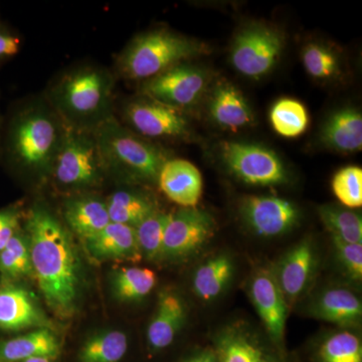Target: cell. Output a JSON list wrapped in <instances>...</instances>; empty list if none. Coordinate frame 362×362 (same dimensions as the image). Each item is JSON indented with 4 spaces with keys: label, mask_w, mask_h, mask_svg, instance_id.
Segmentation results:
<instances>
[{
    "label": "cell",
    "mask_w": 362,
    "mask_h": 362,
    "mask_svg": "<svg viewBox=\"0 0 362 362\" xmlns=\"http://www.w3.org/2000/svg\"><path fill=\"white\" fill-rule=\"evenodd\" d=\"M47 328L52 324L32 293L18 282L2 281L0 284V330L20 332Z\"/></svg>",
    "instance_id": "obj_14"
},
{
    "label": "cell",
    "mask_w": 362,
    "mask_h": 362,
    "mask_svg": "<svg viewBox=\"0 0 362 362\" xmlns=\"http://www.w3.org/2000/svg\"><path fill=\"white\" fill-rule=\"evenodd\" d=\"M270 121L278 134L294 138L303 134L308 128L309 115L301 102L285 98L272 107Z\"/></svg>",
    "instance_id": "obj_32"
},
{
    "label": "cell",
    "mask_w": 362,
    "mask_h": 362,
    "mask_svg": "<svg viewBox=\"0 0 362 362\" xmlns=\"http://www.w3.org/2000/svg\"><path fill=\"white\" fill-rule=\"evenodd\" d=\"M182 362H218V361H216L213 349L206 347V349L199 350V351L192 354Z\"/></svg>",
    "instance_id": "obj_39"
},
{
    "label": "cell",
    "mask_w": 362,
    "mask_h": 362,
    "mask_svg": "<svg viewBox=\"0 0 362 362\" xmlns=\"http://www.w3.org/2000/svg\"><path fill=\"white\" fill-rule=\"evenodd\" d=\"M64 218L71 232L84 242L111 223L106 202L92 195H81L66 202Z\"/></svg>",
    "instance_id": "obj_21"
},
{
    "label": "cell",
    "mask_w": 362,
    "mask_h": 362,
    "mask_svg": "<svg viewBox=\"0 0 362 362\" xmlns=\"http://www.w3.org/2000/svg\"><path fill=\"white\" fill-rule=\"evenodd\" d=\"M214 218L197 207H182L170 214L164 235L161 259L187 258L214 237Z\"/></svg>",
    "instance_id": "obj_11"
},
{
    "label": "cell",
    "mask_w": 362,
    "mask_h": 362,
    "mask_svg": "<svg viewBox=\"0 0 362 362\" xmlns=\"http://www.w3.org/2000/svg\"><path fill=\"white\" fill-rule=\"evenodd\" d=\"M312 315L340 327H357L361 322L362 304L356 293L346 288H330L317 297Z\"/></svg>",
    "instance_id": "obj_20"
},
{
    "label": "cell",
    "mask_w": 362,
    "mask_h": 362,
    "mask_svg": "<svg viewBox=\"0 0 362 362\" xmlns=\"http://www.w3.org/2000/svg\"><path fill=\"white\" fill-rule=\"evenodd\" d=\"M115 78L103 66L85 65L65 71L45 99L68 127L94 131L114 116Z\"/></svg>",
    "instance_id": "obj_3"
},
{
    "label": "cell",
    "mask_w": 362,
    "mask_h": 362,
    "mask_svg": "<svg viewBox=\"0 0 362 362\" xmlns=\"http://www.w3.org/2000/svg\"><path fill=\"white\" fill-rule=\"evenodd\" d=\"M324 144L337 151H359L362 147V117L356 109L345 108L333 113L321 131Z\"/></svg>",
    "instance_id": "obj_24"
},
{
    "label": "cell",
    "mask_w": 362,
    "mask_h": 362,
    "mask_svg": "<svg viewBox=\"0 0 362 362\" xmlns=\"http://www.w3.org/2000/svg\"><path fill=\"white\" fill-rule=\"evenodd\" d=\"M104 175L94 131L66 126L51 175L57 185L66 189H84L99 185Z\"/></svg>",
    "instance_id": "obj_6"
},
{
    "label": "cell",
    "mask_w": 362,
    "mask_h": 362,
    "mask_svg": "<svg viewBox=\"0 0 362 362\" xmlns=\"http://www.w3.org/2000/svg\"><path fill=\"white\" fill-rule=\"evenodd\" d=\"M209 80L204 69L183 63L142 82L140 93L180 111L199 102Z\"/></svg>",
    "instance_id": "obj_9"
},
{
    "label": "cell",
    "mask_w": 362,
    "mask_h": 362,
    "mask_svg": "<svg viewBox=\"0 0 362 362\" xmlns=\"http://www.w3.org/2000/svg\"><path fill=\"white\" fill-rule=\"evenodd\" d=\"M2 119H4V113H2L1 109H0V128H1Z\"/></svg>",
    "instance_id": "obj_41"
},
{
    "label": "cell",
    "mask_w": 362,
    "mask_h": 362,
    "mask_svg": "<svg viewBox=\"0 0 362 362\" xmlns=\"http://www.w3.org/2000/svg\"><path fill=\"white\" fill-rule=\"evenodd\" d=\"M283 47L284 37L277 28L265 23H250L235 35L230 61L242 75L258 80L273 70Z\"/></svg>",
    "instance_id": "obj_7"
},
{
    "label": "cell",
    "mask_w": 362,
    "mask_h": 362,
    "mask_svg": "<svg viewBox=\"0 0 362 362\" xmlns=\"http://www.w3.org/2000/svg\"><path fill=\"white\" fill-rule=\"evenodd\" d=\"M61 352V340L54 329L47 328L0 339V362H21L40 356L57 359Z\"/></svg>",
    "instance_id": "obj_19"
},
{
    "label": "cell",
    "mask_w": 362,
    "mask_h": 362,
    "mask_svg": "<svg viewBox=\"0 0 362 362\" xmlns=\"http://www.w3.org/2000/svg\"><path fill=\"white\" fill-rule=\"evenodd\" d=\"M21 362H54V359L49 358V357H33V358L26 359V361Z\"/></svg>",
    "instance_id": "obj_40"
},
{
    "label": "cell",
    "mask_w": 362,
    "mask_h": 362,
    "mask_svg": "<svg viewBox=\"0 0 362 362\" xmlns=\"http://www.w3.org/2000/svg\"><path fill=\"white\" fill-rule=\"evenodd\" d=\"M233 272V262L228 255L211 257L194 272L192 288L195 295L204 301L216 299L230 284Z\"/></svg>",
    "instance_id": "obj_25"
},
{
    "label": "cell",
    "mask_w": 362,
    "mask_h": 362,
    "mask_svg": "<svg viewBox=\"0 0 362 362\" xmlns=\"http://www.w3.org/2000/svg\"><path fill=\"white\" fill-rule=\"evenodd\" d=\"M318 213L332 238L350 244H362L361 214L329 204L319 207Z\"/></svg>",
    "instance_id": "obj_31"
},
{
    "label": "cell",
    "mask_w": 362,
    "mask_h": 362,
    "mask_svg": "<svg viewBox=\"0 0 362 362\" xmlns=\"http://www.w3.org/2000/svg\"><path fill=\"white\" fill-rule=\"evenodd\" d=\"M86 247L97 259H129L137 262L142 258L138 247L135 228L110 223L102 232L86 240Z\"/></svg>",
    "instance_id": "obj_22"
},
{
    "label": "cell",
    "mask_w": 362,
    "mask_h": 362,
    "mask_svg": "<svg viewBox=\"0 0 362 362\" xmlns=\"http://www.w3.org/2000/svg\"><path fill=\"white\" fill-rule=\"evenodd\" d=\"M207 52L202 42L158 28L131 40L117 58L116 68L121 77L144 82Z\"/></svg>",
    "instance_id": "obj_5"
},
{
    "label": "cell",
    "mask_w": 362,
    "mask_h": 362,
    "mask_svg": "<svg viewBox=\"0 0 362 362\" xmlns=\"http://www.w3.org/2000/svg\"><path fill=\"white\" fill-rule=\"evenodd\" d=\"M170 214L157 211L135 228L138 247L142 258L148 261L161 259L164 235Z\"/></svg>",
    "instance_id": "obj_33"
},
{
    "label": "cell",
    "mask_w": 362,
    "mask_h": 362,
    "mask_svg": "<svg viewBox=\"0 0 362 362\" xmlns=\"http://www.w3.org/2000/svg\"><path fill=\"white\" fill-rule=\"evenodd\" d=\"M124 125L143 138H185L189 123L181 111L145 96L124 105Z\"/></svg>",
    "instance_id": "obj_10"
},
{
    "label": "cell",
    "mask_w": 362,
    "mask_h": 362,
    "mask_svg": "<svg viewBox=\"0 0 362 362\" xmlns=\"http://www.w3.org/2000/svg\"><path fill=\"white\" fill-rule=\"evenodd\" d=\"M105 173L123 180L157 182L168 160L163 150L121 123L115 115L94 130Z\"/></svg>",
    "instance_id": "obj_4"
},
{
    "label": "cell",
    "mask_w": 362,
    "mask_h": 362,
    "mask_svg": "<svg viewBox=\"0 0 362 362\" xmlns=\"http://www.w3.org/2000/svg\"><path fill=\"white\" fill-rule=\"evenodd\" d=\"M332 189L338 201L349 209L362 206V170L358 166H347L335 173Z\"/></svg>",
    "instance_id": "obj_34"
},
{
    "label": "cell",
    "mask_w": 362,
    "mask_h": 362,
    "mask_svg": "<svg viewBox=\"0 0 362 362\" xmlns=\"http://www.w3.org/2000/svg\"><path fill=\"white\" fill-rule=\"evenodd\" d=\"M0 275L2 281L18 282L33 275L32 258L28 235L23 230L0 251Z\"/></svg>",
    "instance_id": "obj_29"
},
{
    "label": "cell",
    "mask_w": 362,
    "mask_h": 362,
    "mask_svg": "<svg viewBox=\"0 0 362 362\" xmlns=\"http://www.w3.org/2000/svg\"><path fill=\"white\" fill-rule=\"evenodd\" d=\"M211 349L218 362H285L277 350L242 326L221 330Z\"/></svg>",
    "instance_id": "obj_15"
},
{
    "label": "cell",
    "mask_w": 362,
    "mask_h": 362,
    "mask_svg": "<svg viewBox=\"0 0 362 362\" xmlns=\"http://www.w3.org/2000/svg\"><path fill=\"white\" fill-rule=\"evenodd\" d=\"M157 283L156 272L143 267H124L114 273L112 290L123 302H134L148 296Z\"/></svg>",
    "instance_id": "obj_28"
},
{
    "label": "cell",
    "mask_w": 362,
    "mask_h": 362,
    "mask_svg": "<svg viewBox=\"0 0 362 362\" xmlns=\"http://www.w3.org/2000/svg\"><path fill=\"white\" fill-rule=\"evenodd\" d=\"M313 361L362 362L361 339L350 330L332 333L317 345Z\"/></svg>",
    "instance_id": "obj_30"
},
{
    "label": "cell",
    "mask_w": 362,
    "mask_h": 362,
    "mask_svg": "<svg viewBox=\"0 0 362 362\" xmlns=\"http://www.w3.org/2000/svg\"><path fill=\"white\" fill-rule=\"evenodd\" d=\"M240 214L250 230L264 238L290 232L300 218L299 209L293 202L272 195L244 197Z\"/></svg>",
    "instance_id": "obj_12"
},
{
    "label": "cell",
    "mask_w": 362,
    "mask_h": 362,
    "mask_svg": "<svg viewBox=\"0 0 362 362\" xmlns=\"http://www.w3.org/2000/svg\"><path fill=\"white\" fill-rule=\"evenodd\" d=\"M250 296L274 349L284 359V337L288 303L279 287L274 272L261 270L250 284Z\"/></svg>",
    "instance_id": "obj_13"
},
{
    "label": "cell",
    "mask_w": 362,
    "mask_h": 362,
    "mask_svg": "<svg viewBox=\"0 0 362 362\" xmlns=\"http://www.w3.org/2000/svg\"><path fill=\"white\" fill-rule=\"evenodd\" d=\"M209 113L218 125L233 131L252 125L255 119L251 107L242 92L226 82L214 88Z\"/></svg>",
    "instance_id": "obj_23"
},
{
    "label": "cell",
    "mask_w": 362,
    "mask_h": 362,
    "mask_svg": "<svg viewBox=\"0 0 362 362\" xmlns=\"http://www.w3.org/2000/svg\"><path fill=\"white\" fill-rule=\"evenodd\" d=\"M187 317L185 302L175 293L161 292L147 329V343L153 352L168 349L175 341Z\"/></svg>",
    "instance_id": "obj_18"
},
{
    "label": "cell",
    "mask_w": 362,
    "mask_h": 362,
    "mask_svg": "<svg viewBox=\"0 0 362 362\" xmlns=\"http://www.w3.org/2000/svg\"><path fill=\"white\" fill-rule=\"evenodd\" d=\"M111 223L136 228L158 211L156 202L148 195L134 190H117L106 202Z\"/></svg>",
    "instance_id": "obj_26"
},
{
    "label": "cell",
    "mask_w": 362,
    "mask_h": 362,
    "mask_svg": "<svg viewBox=\"0 0 362 362\" xmlns=\"http://www.w3.org/2000/svg\"><path fill=\"white\" fill-rule=\"evenodd\" d=\"M25 230L30 243L33 275L45 303L58 316L73 315L80 291L81 268L71 233L40 204L28 211Z\"/></svg>",
    "instance_id": "obj_1"
},
{
    "label": "cell",
    "mask_w": 362,
    "mask_h": 362,
    "mask_svg": "<svg viewBox=\"0 0 362 362\" xmlns=\"http://www.w3.org/2000/svg\"><path fill=\"white\" fill-rule=\"evenodd\" d=\"M21 213L18 206L0 209V251L6 247L21 230Z\"/></svg>",
    "instance_id": "obj_37"
},
{
    "label": "cell",
    "mask_w": 362,
    "mask_h": 362,
    "mask_svg": "<svg viewBox=\"0 0 362 362\" xmlns=\"http://www.w3.org/2000/svg\"><path fill=\"white\" fill-rule=\"evenodd\" d=\"M21 45L20 35L0 23V65L16 57L21 52Z\"/></svg>",
    "instance_id": "obj_38"
},
{
    "label": "cell",
    "mask_w": 362,
    "mask_h": 362,
    "mask_svg": "<svg viewBox=\"0 0 362 362\" xmlns=\"http://www.w3.org/2000/svg\"><path fill=\"white\" fill-rule=\"evenodd\" d=\"M128 350V337L120 330H104L88 337L78 352V362H120Z\"/></svg>",
    "instance_id": "obj_27"
},
{
    "label": "cell",
    "mask_w": 362,
    "mask_h": 362,
    "mask_svg": "<svg viewBox=\"0 0 362 362\" xmlns=\"http://www.w3.org/2000/svg\"><path fill=\"white\" fill-rule=\"evenodd\" d=\"M161 192L182 207H195L202 194L201 171L185 159H168L157 180Z\"/></svg>",
    "instance_id": "obj_17"
},
{
    "label": "cell",
    "mask_w": 362,
    "mask_h": 362,
    "mask_svg": "<svg viewBox=\"0 0 362 362\" xmlns=\"http://www.w3.org/2000/svg\"><path fill=\"white\" fill-rule=\"evenodd\" d=\"M221 154L228 171L247 185L269 187L287 182V169L280 157L261 145L223 142Z\"/></svg>",
    "instance_id": "obj_8"
},
{
    "label": "cell",
    "mask_w": 362,
    "mask_h": 362,
    "mask_svg": "<svg viewBox=\"0 0 362 362\" xmlns=\"http://www.w3.org/2000/svg\"><path fill=\"white\" fill-rule=\"evenodd\" d=\"M65 128L45 96L18 102L4 114L0 163L16 175L35 180L49 177Z\"/></svg>",
    "instance_id": "obj_2"
},
{
    "label": "cell",
    "mask_w": 362,
    "mask_h": 362,
    "mask_svg": "<svg viewBox=\"0 0 362 362\" xmlns=\"http://www.w3.org/2000/svg\"><path fill=\"white\" fill-rule=\"evenodd\" d=\"M316 265L315 247L311 239L298 243L281 259L274 275L288 305L294 303L308 288Z\"/></svg>",
    "instance_id": "obj_16"
},
{
    "label": "cell",
    "mask_w": 362,
    "mask_h": 362,
    "mask_svg": "<svg viewBox=\"0 0 362 362\" xmlns=\"http://www.w3.org/2000/svg\"><path fill=\"white\" fill-rule=\"evenodd\" d=\"M333 247L338 262L351 280L361 282L362 279V244H350L332 238Z\"/></svg>",
    "instance_id": "obj_36"
},
{
    "label": "cell",
    "mask_w": 362,
    "mask_h": 362,
    "mask_svg": "<svg viewBox=\"0 0 362 362\" xmlns=\"http://www.w3.org/2000/svg\"><path fill=\"white\" fill-rule=\"evenodd\" d=\"M302 58L305 70L318 80L333 78L339 71L337 54L322 45L309 44L305 47Z\"/></svg>",
    "instance_id": "obj_35"
}]
</instances>
